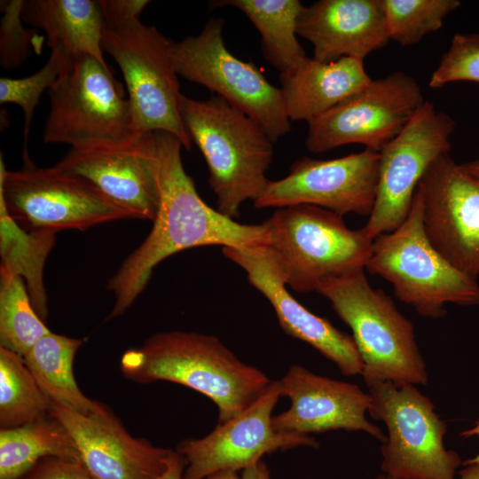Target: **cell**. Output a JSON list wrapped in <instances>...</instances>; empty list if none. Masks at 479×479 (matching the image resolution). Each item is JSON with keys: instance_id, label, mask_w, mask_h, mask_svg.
<instances>
[{"instance_id": "6da1fadb", "label": "cell", "mask_w": 479, "mask_h": 479, "mask_svg": "<svg viewBox=\"0 0 479 479\" xmlns=\"http://www.w3.org/2000/svg\"><path fill=\"white\" fill-rule=\"evenodd\" d=\"M151 136L158 211L148 235L107 282L106 289L114 296L107 319L123 314L145 290L156 265L174 254L197 247L247 248L269 243L264 223H238L203 201L185 170L178 138L165 131Z\"/></svg>"}, {"instance_id": "7a4b0ae2", "label": "cell", "mask_w": 479, "mask_h": 479, "mask_svg": "<svg viewBox=\"0 0 479 479\" xmlns=\"http://www.w3.org/2000/svg\"><path fill=\"white\" fill-rule=\"evenodd\" d=\"M121 370L137 383H177L211 399L217 424L239 415L257 400L272 381L240 359L216 336L196 332L157 333L127 350Z\"/></svg>"}, {"instance_id": "3957f363", "label": "cell", "mask_w": 479, "mask_h": 479, "mask_svg": "<svg viewBox=\"0 0 479 479\" xmlns=\"http://www.w3.org/2000/svg\"><path fill=\"white\" fill-rule=\"evenodd\" d=\"M180 109L208 165L217 210L237 218L241 205L254 202L270 181L274 142L255 120L218 96L198 100L182 94Z\"/></svg>"}, {"instance_id": "277c9868", "label": "cell", "mask_w": 479, "mask_h": 479, "mask_svg": "<svg viewBox=\"0 0 479 479\" xmlns=\"http://www.w3.org/2000/svg\"><path fill=\"white\" fill-rule=\"evenodd\" d=\"M316 291L349 326L364 363L363 380L427 385L428 373L414 327L383 290L373 288L365 269L322 279Z\"/></svg>"}, {"instance_id": "5b68a950", "label": "cell", "mask_w": 479, "mask_h": 479, "mask_svg": "<svg viewBox=\"0 0 479 479\" xmlns=\"http://www.w3.org/2000/svg\"><path fill=\"white\" fill-rule=\"evenodd\" d=\"M365 269L390 283L398 300L424 318H443L446 303L479 304L476 279L456 269L429 242L417 191L404 221L373 240Z\"/></svg>"}, {"instance_id": "8992f818", "label": "cell", "mask_w": 479, "mask_h": 479, "mask_svg": "<svg viewBox=\"0 0 479 479\" xmlns=\"http://www.w3.org/2000/svg\"><path fill=\"white\" fill-rule=\"evenodd\" d=\"M287 287L299 293L316 291L325 278L365 269L373 240L364 228L349 229L342 216L299 204L276 208L263 222Z\"/></svg>"}, {"instance_id": "52a82bcc", "label": "cell", "mask_w": 479, "mask_h": 479, "mask_svg": "<svg viewBox=\"0 0 479 479\" xmlns=\"http://www.w3.org/2000/svg\"><path fill=\"white\" fill-rule=\"evenodd\" d=\"M173 43L140 19L105 25L102 34L103 51L113 57L122 72L136 135L165 131L190 150L192 141L181 115L182 93L173 60Z\"/></svg>"}, {"instance_id": "ba28073f", "label": "cell", "mask_w": 479, "mask_h": 479, "mask_svg": "<svg viewBox=\"0 0 479 479\" xmlns=\"http://www.w3.org/2000/svg\"><path fill=\"white\" fill-rule=\"evenodd\" d=\"M49 95L44 143L90 149L124 145L140 137L134 130L129 99L122 97L110 68L91 56L72 59Z\"/></svg>"}, {"instance_id": "9c48e42d", "label": "cell", "mask_w": 479, "mask_h": 479, "mask_svg": "<svg viewBox=\"0 0 479 479\" xmlns=\"http://www.w3.org/2000/svg\"><path fill=\"white\" fill-rule=\"evenodd\" d=\"M367 388V412L383 421L388 432L381 446L383 474L396 479H455L461 459L444 444L447 425L434 403L413 384L388 381Z\"/></svg>"}, {"instance_id": "30bf717a", "label": "cell", "mask_w": 479, "mask_h": 479, "mask_svg": "<svg viewBox=\"0 0 479 479\" xmlns=\"http://www.w3.org/2000/svg\"><path fill=\"white\" fill-rule=\"evenodd\" d=\"M0 203L23 229L51 233L133 218L88 179L31 160L7 170L1 157Z\"/></svg>"}, {"instance_id": "8fae6325", "label": "cell", "mask_w": 479, "mask_h": 479, "mask_svg": "<svg viewBox=\"0 0 479 479\" xmlns=\"http://www.w3.org/2000/svg\"><path fill=\"white\" fill-rule=\"evenodd\" d=\"M224 21L210 19L196 36L173 43L178 75L203 85L255 120L277 141L291 130L282 90L273 86L252 62L243 61L226 48Z\"/></svg>"}, {"instance_id": "7c38bea8", "label": "cell", "mask_w": 479, "mask_h": 479, "mask_svg": "<svg viewBox=\"0 0 479 479\" xmlns=\"http://www.w3.org/2000/svg\"><path fill=\"white\" fill-rule=\"evenodd\" d=\"M425 102L414 78L397 71L309 122L306 148L321 153L349 144L380 153Z\"/></svg>"}, {"instance_id": "4fadbf2b", "label": "cell", "mask_w": 479, "mask_h": 479, "mask_svg": "<svg viewBox=\"0 0 479 479\" xmlns=\"http://www.w3.org/2000/svg\"><path fill=\"white\" fill-rule=\"evenodd\" d=\"M454 128L449 114L425 100L401 133L380 152L375 201L363 227L371 240L404 221L424 173L436 158L450 153Z\"/></svg>"}, {"instance_id": "5bb4252c", "label": "cell", "mask_w": 479, "mask_h": 479, "mask_svg": "<svg viewBox=\"0 0 479 479\" xmlns=\"http://www.w3.org/2000/svg\"><path fill=\"white\" fill-rule=\"evenodd\" d=\"M380 153L369 149L329 159L301 157L281 179L269 181L254 201L257 208L310 204L340 216H369L375 201Z\"/></svg>"}, {"instance_id": "9a60e30c", "label": "cell", "mask_w": 479, "mask_h": 479, "mask_svg": "<svg viewBox=\"0 0 479 479\" xmlns=\"http://www.w3.org/2000/svg\"><path fill=\"white\" fill-rule=\"evenodd\" d=\"M416 191L422 224L434 248L456 269L479 276V179L457 164L450 153L428 168Z\"/></svg>"}, {"instance_id": "2e32d148", "label": "cell", "mask_w": 479, "mask_h": 479, "mask_svg": "<svg viewBox=\"0 0 479 479\" xmlns=\"http://www.w3.org/2000/svg\"><path fill=\"white\" fill-rule=\"evenodd\" d=\"M281 397L279 380L230 420L216 424L207 436L182 440L177 452L185 461L182 479H204L222 471H242L265 454L299 446L318 448L308 435L281 434L273 429L272 411Z\"/></svg>"}, {"instance_id": "e0dca14e", "label": "cell", "mask_w": 479, "mask_h": 479, "mask_svg": "<svg viewBox=\"0 0 479 479\" xmlns=\"http://www.w3.org/2000/svg\"><path fill=\"white\" fill-rule=\"evenodd\" d=\"M281 397L290 407L272 416L273 429L281 434L364 431L381 443L386 435L366 419L371 397L357 385L316 374L292 365L279 380Z\"/></svg>"}, {"instance_id": "ac0fdd59", "label": "cell", "mask_w": 479, "mask_h": 479, "mask_svg": "<svg viewBox=\"0 0 479 479\" xmlns=\"http://www.w3.org/2000/svg\"><path fill=\"white\" fill-rule=\"evenodd\" d=\"M222 252L245 271L249 283L270 302L286 334L316 349L334 363L343 375H362L364 363L352 335L312 313L290 294L268 246L225 247Z\"/></svg>"}, {"instance_id": "d6986e66", "label": "cell", "mask_w": 479, "mask_h": 479, "mask_svg": "<svg viewBox=\"0 0 479 479\" xmlns=\"http://www.w3.org/2000/svg\"><path fill=\"white\" fill-rule=\"evenodd\" d=\"M50 414L67 428L93 479H160L165 471L172 449L133 436L106 405L86 415L51 403Z\"/></svg>"}, {"instance_id": "ffe728a7", "label": "cell", "mask_w": 479, "mask_h": 479, "mask_svg": "<svg viewBox=\"0 0 479 479\" xmlns=\"http://www.w3.org/2000/svg\"><path fill=\"white\" fill-rule=\"evenodd\" d=\"M55 166L90 181L133 218H155L159 194L151 132L124 145L70 148Z\"/></svg>"}, {"instance_id": "44dd1931", "label": "cell", "mask_w": 479, "mask_h": 479, "mask_svg": "<svg viewBox=\"0 0 479 479\" xmlns=\"http://www.w3.org/2000/svg\"><path fill=\"white\" fill-rule=\"evenodd\" d=\"M296 34L313 45V59L322 62L364 60L389 41L381 0L317 1L302 10Z\"/></svg>"}, {"instance_id": "7402d4cb", "label": "cell", "mask_w": 479, "mask_h": 479, "mask_svg": "<svg viewBox=\"0 0 479 479\" xmlns=\"http://www.w3.org/2000/svg\"><path fill=\"white\" fill-rule=\"evenodd\" d=\"M371 80L363 60L349 57L331 62L307 57L279 75L288 118L307 122L360 91Z\"/></svg>"}, {"instance_id": "603a6c76", "label": "cell", "mask_w": 479, "mask_h": 479, "mask_svg": "<svg viewBox=\"0 0 479 479\" xmlns=\"http://www.w3.org/2000/svg\"><path fill=\"white\" fill-rule=\"evenodd\" d=\"M22 20L43 30L51 49L61 50L71 59L89 55L109 68L104 59L105 21L98 1H24Z\"/></svg>"}, {"instance_id": "cb8c5ba5", "label": "cell", "mask_w": 479, "mask_h": 479, "mask_svg": "<svg viewBox=\"0 0 479 479\" xmlns=\"http://www.w3.org/2000/svg\"><path fill=\"white\" fill-rule=\"evenodd\" d=\"M211 8L232 6L241 11L261 35L265 60L279 75L291 71L307 56L297 40V22L304 5L299 0H216Z\"/></svg>"}, {"instance_id": "d4e9b609", "label": "cell", "mask_w": 479, "mask_h": 479, "mask_svg": "<svg viewBox=\"0 0 479 479\" xmlns=\"http://www.w3.org/2000/svg\"><path fill=\"white\" fill-rule=\"evenodd\" d=\"M48 458L81 463L72 436L53 416L0 429V479H23Z\"/></svg>"}, {"instance_id": "484cf974", "label": "cell", "mask_w": 479, "mask_h": 479, "mask_svg": "<svg viewBox=\"0 0 479 479\" xmlns=\"http://www.w3.org/2000/svg\"><path fill=\"white\" fill-rule=\"evenodd\" d=\"M82 344L81 339L51 332L40 339L23 358L51 403L90 415L100 412L105 404L86 397L75 379L74 359Z\"/></svg>"}, {"instance_id": "4316f807", "label": "cell", "mask_w": 479, "mask_h": 479, "mask_svg": "<svg viewBox=\"0 0 479 479\" xmlns=\"http://www.w3.org/2000/svg\"><path fill=\"white\" fill-rule=\"evenodd\" d=\"M1 268L20 276L38 316L47 318V296L43 285V268L54 244L55 233L27 231L11 218L0 203Z\"/></svg>"}, {"instance_id": "83f0119b", "label": "cell", "mask_w": 479, "mask_h": 479, "mask_svg": "<svg viewBox=\"0 0 479 479\" xmlns=\"http://www.w3.org/2000/svg\"><path fill=\"white\" fill-rule=\"evenodd\" d=\"M51 401L23 357L0 347V427L11 428L43 419Z\"/></svg>"}, {"instance_id": "f1b7e54d", "label": "cell", "mask_w": 479, "mask_h": 479, "mask_svg": "<svg viewBox=\"0 0 479 479\" xmlns=\"http://www.w3.org/2000/svg\"><path fill=\"white\" fill-rule=\"evenodd\" d=\"M51 332L35 310L23 279L0 269V347L24 357Z\"/></svg>"}, {"instance_id": "f546056e", "label": "cell", "mask_w": 479, "mask_h": 479, "mask_svg": "<svg viewBox=\"0 0 479 479\" xmlns=\"http://www.w3.org/2000/svg\"><path fill=\"white\" fill-rule=\"evenodd\" d=\"M389 40L402 46L419 43L443 26L444 18L459 7L458 0H381Z\"/></svg>"}, {"instance_id": "4dcf8cb0", "label": "cell", "mask_w": 479, "mask_h": 479, "mask_svg": "<svg viewBox=\"0 0 479 479\" xmlns=\"http://www.w3.org/2000/svg\"><path fill=\"white\" fill-rule=\"evenodd\" d=\"M46 64L36 73L20 79H0V103L20 106L24 114L23 158L29 160L27 151L28 134L35 106L46 88H51L70 64L72 59L61 50L51 49Z\"/></svg>"}, {"instance_id": "1f68e13d", "label": "cell", "mask_w": 479, "mask_h": 479, "mask_svg": "<svg viewBox=\"0 0 479 479\" xmlns=\"http://www.w3.org/2000/svg\"><path fill=\"white\" fill-rule=\"evenodd\" d=\"M23 0L1 1L0 64L4 69L19 67L35 51L40 54L43 37L22 26Z\"/></svg>"}, {"instance_id": "d6a6232c", "label": "cell", "mask_w": 479, "mask_h": 479, "mask_svg": "<svg viewBox=\"0 0 479 479\" xmlns=\"http://www.w3.org/2000/svg\"><path fill=\"white\" fill-rule=\"evenodd\" d=\"M460 81L479 83V35L455 34L428 85L436 89Z\"/></svg>"}, {"instance_id": "836d02e7", "label": "cell", "mask_w": 479, "mask_h": 479, "mask_svg": "<svg viewBox=\"0 0 479 479\" xmlns=\"http://www.w3.org/2000/svg\"><path fill=\"white\" fill-rule=\"evenodd\" d=\"M23 479H93L82 463L48 458L41 460Z\"/></svg>"}, {"instance_id": "e575fe53", "label": "cell", "mask_w": 479, "mask_h": 479, "mask_svg": "<svg viewBox=\"0 0 479 479\" xmlns=\"http://www.w3.org/2000/svg\"><path fill=\"white\" fill-rule=\"evenodd\" d=\"M106 26H114L139 19L147 0H99L98 1Z\"/></svg>"}, {"instance_id": "d590c367", "label": "cell", "mask_w": 479, "mask_h": 479, "mask_svg": "<svg viewBox=\"0 0 479 479\" xmlns=\"http://www.w3.org/2000/svg\"><path fill=\"white\" fill-rule=\"evenodd\" d=\"M185 461L175 450H171L167 459L166 468L160 479H182Z\"/></svg>"}, {"instance_id": "8d00e7d4", "label": "cell", "mask_w": 479, "mask_h": 479, "mask_svg": "<svg viewBox=\"0 0 479 479\" xmlns=\"http://www.w3.org/2000/svg\"><path fill=\"white\" fill-rule=\"evenodd\" d=\"M240 479H271V473L263 459L241 471Z\"/></svg>"}, {"instance_id": "74e56055", "label": "cell", "mask_w": 479, "mask_h": 479, "mask_svg": "<svg viewBox=\"0 0 479 479\" xmlns=\"http://www.w3.org/2000/svg\"><path fill=\"white\" fill-rule=\"evenodd\" d=\"M461 436L469 437V436H477L479 438V419L475 421L473 427L464 430L460 433ZM462 464H476L479 465V453L467 460H465Z\"/></svg>"}, {"instance_id": "f35d334b", "label": "cell", "mask_w": 479, "mask_h": 479, "mask_svg": "<svg viewBox=\"0 0 479 479\" xmlns=\"http://www.w3.org/2000/svg\"><path fill=\"white\" fill-rule=\"evenodd\" d=\"M463 468L459 471L460 479H479V465L462 464Z\"/></svg>"}, {"instance_id": "ab89813d", "label": "cell", "mask_w": 479, "mask_h": 479, "mask_svg": "<svg viewBox=\"0 0 479 479\" xmlns=\"http://www.w3.org/2000/svg\"><path fill=\"white\" fill-rule=\"evenodd\" d=\"M204 479H240V475L233 471H222L212 474Z\"/></svg>"}, {"instance_id": "60d3db41", "label": "cell", "mask_w": 479, "mask_h": 479, "mask_svg": "<svg viewBox=\"0 0 479 479\" xmlns=\"http://www.w3.org/2000/svg\"><path fill=\"white\" fill-rule=\"evenodd\" d=\"M462 166L470 175L479 179V159L463 163Z\"/></svg>"}, {"instance_id": "b9f144b4", "label": "cell", "mask_w": 479, "mask_h": 479, "mask_svg": "<svg viewBox=\"0 0 479 479\" xmlns=\"http://www.w3.org/2000/svg\"><path fill=\"white\" fill-rule=\"evenodd\" d=\"M373 479H396V478H394V477H392L390 475H388L386 474H381V475L374 477Z\"/></svg>"}]
</instances>
